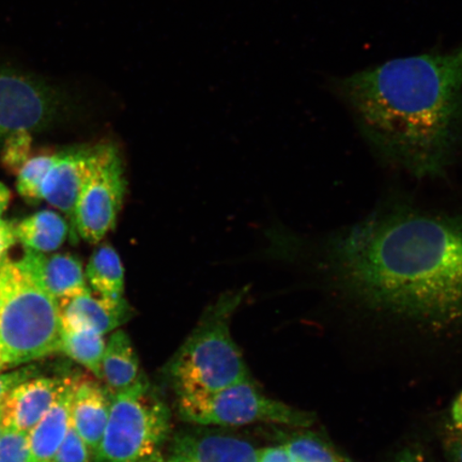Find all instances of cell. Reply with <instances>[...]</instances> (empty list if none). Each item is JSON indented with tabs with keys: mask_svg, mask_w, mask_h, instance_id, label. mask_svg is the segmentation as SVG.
I'll return each mask as SVG.
<instances>
[{
	"mask_svg": "<svg viewBox=\"0 0 462 462\" xmlns=\"http://www.w3.org/2000/svg\"><path fill=\"white\" fill-rule=\"evenodd\" d=\"M68 223L66 217L53 210L39 211L15 224L16 240L27 250L53 253L70 236Z\"/></svg>",
	"mask_w": 462,
	"mask_h": 462,
	"instance_id": "cell-17",
	"label": "cell"
},
{
	"mask_svg": "<svg viewBox=\"0 0 462 462\" xmlns=\"http://www.w3.org/2000/svg\"><path fill=\"white\" fill-rule=\"evenodd\" d=\"M443 446L449 462H462V392L450 407L444 426Z\"/></svg>",
	"mask_w": 462,
	"mask_h": 462,
	"instance_id": "cell-23",
	"label": "cell"
},
{
	"mask_svg": "<svg viewBox=\"0 0 462 462\" xmlns=\"http://www.w3.org/2000/svg\"><path fill=\"white\" fill-rule=\"evenodd\" d=\"M11 199H13V192L5 183L0 181V218L8 209Z\"/></svg>",
	"mask_w": 462,
	"mask_h": 462,
	"instance_id": "cell-29",
	"label": "cell"
},
{
	"mask_svg": "<svg viewBox=\"0 0 462 462\" xmlns=\"http://www.w3.org/2000/svg\"><path fill=\"white\" fill-rule=\"evenodd\" d=\"M79 377L69 375L53 406L28 433L32 462L53 461L71 427V404Z\"/></svg>",
	"mask_w": 462,
	"mask_h": 462,
	"instance_id": "cell-15",
	"label": "cell"
},
{
	"mask_svg": "<svg viewBox=\"0 0 462 462\" xmlns=\"http://www.w3.org/2000/svg\"><path fill=\"white\" fill-rule=\"evenodd\" d=\"M37 373L36 366H26L14 369L13 372L0 373V408L11 391L24 381L33 378Z\"/></svg>",
	"mask_w": 462,
	"mask_h": 462,
	"instance_id": "cell-26",
	"label": "cell"
},
{
	"mask_svg": "<svg viewBox=\"0 0 462 462\" xmlns=\"http://www.w3.org/2000/svg\"><path fill=\"white\" fill-rule=\"evenodd\" d=\"M61 327L83 328L106 335L118 330L134 315L126 300H112L92 296L86 292L70 299L58 301Z\"/></svg>",
	"mask_w": 462,
	"mask_h": 462,
	"instance_id": "cell-12",
	"label": "cell"
},
{
	"mask_svg": "<svg viewBox=\"0 0 462 462\" xmlns=\"http://www.w3.org/2000/svg\"><path fill=\"white\" fill-rule=\"evenodd\" d=\"M170 433V409L142 374L134 384L112 395L106 430L92 462L161 460Z\"/></svg>",
	"mask_w": 462,
	"mask_h": 462,
	"instance_id": "cell-5",
	"label": "cell"
},
{
	"mask_svg": "<svg viewBox=\"0 0 462 462\" xmlns=\"http://www.w3.org/2000/svg\"><path fill=\"white\" fill-rule=\"evenodd\" d=\"M112 395L95 380L79 377L71 404V425L92 456L101 442L111 409Z\"/></svg>",
	"mask_w": 462,
	"mask_h": 462,
	"instance_id": "cell-14",
	"label": "cell"
},
{
	"mask_svg": "<svg viewBox=\"0 0 462 462\" xmlns=\"http://www.w3.org/2000/svg\"><path fill=\"white\" fill-rule=\"evenodd\" d=\"M66 380L33 377L17 385L0 408L3 429L31 432L53 406Z\"/></svg>",
	"mask_w": 462,
	"mask_h": 462,
	"instance_id": "cell-10",
	"label": "cell"
},
{
	"mask_svg": "<svg viewBox=\"0 0 462 462\" xmlns=\"http://www.w3.org/2000/svg\"><path fill=\"white\" fill-rule=\"evenodd\" d=\"M330 88L385 163L417 178L453 165L462 146V44L333 79Z\"/></svg>",
	"mask_w": 462,
	"mask_h": 462,
	"instance_id": "cell-2",
	"label": "cell"
},
{
	"mask_svg": "<svg viewBox=\"0 0 462 462\" xmlns=\"http://www.w3.org/2000/svg\"><path fill=\"white\" fill-rule=\"evenodd\" d=\"M19 263L57 301L90 291L83 263L71 254L40 253L25 248Z\"/></svg>",
	"mask_w": 462,
	"mask_h": 462,
	"instance_id": "cell-11",
	"label": "cell"
},
{
	"mask_svg": "<svg viewBox=\"0 0 462 462\" xmlns=\"http://www.w3.org/2000/svg\"><path fill=\"white\" fill-rule=\"evenodd\" d=\"M3 426H2V415H0V435H2Z\"/></svg>",
	"mask_w": 462,
	"mask_h": 462,
	"instance_id": "cell-32",
	"label": "cell"
},
{
	"mask_svg": "<svg viewBox=\"0 0 462 462\" xmlns=\"http://www.w3.org/2000/svg\"><path fill=\"white\" fill-rule=\"evenodd\" d=\"M7 257H8V256H7ZM7 257H5V258H7ZM5 258H4V259L0 260V265H2V264H3V263L5 262Z\"/></svg>",
	"mask_w": 462,
	"mask_h": 462,
	"instance_id": "cell-33",
	"label": "cell"
},
{
	"mask_svg": "<svg viewBox=\"0 0 462 462\" xmlns=\"http://www.w3.org/2000/svg\"><path fill=\"white\" fill-rule=\"evenodd\" d=\"M16 242L15 224L0 218V260L8 256Z\"/></svg>",
	"mask_w": 462,
	"mask_h": 462,
	"instance_id": "cell-28",
	"label": "cell"
},
{
	"mask_svg": "<svg viewBox=\"0 0 462 462\" xmlns=\"http://www.w3.org/2000/svg\"><path fill=\"white\" fill-rule=\"evenodd\" d=\"M334 297L431 333L462 330V212L395 202L317 240Z\"/></svg>",
	"mask_w": 462,
	"mask_h": 462,
	"instance_id": "cell-1",
	"label": "cell"
},
{
	"mask_svg": "<svg viewBox=\"0 0 462 462\" xmlns=\"http://www.w3.org/2000/svg\"><path fill=\"white\" fill-rule=\"evenodd\" d=\"M57 153L32 155L17 173L16 189L22 199L29 204H38L42 200V189L51 167L54 165Z\"/></svg>",
	"mask_w": 462,
	"mask_h": 462,
	"instance_id": "cell-21",
	"label": "cell"
},
{
	"mask_svg": "<svg viewBox=\"0 0 462 462\" xmlns=\"http://www.w3.org/2000/svg\"><path fill=\"white\" fill-rule=\"evenodd\" d=\"M256 462H294L285 444L259 448Z\"/></svg>",
	"mask_w": 462,
	"mask_h": 462,
	"instance_id": "cell-27",
	"label": "cell"
},
{
	"mask_svg": "<svg viewBox=\"0 0 462 462\" xmlns=\"http://www.w3.org/2000/svg\"><path fill=\"white\" fill-rule=\"evenodd\" d=\"M5 369L7 368H5V364L2 360V356H0V373H3L4 371H5Z\"/></svg>",
	"mask_w": 462,
	"mask_h": 462,
	"instance_id": "cell-31",
	"label": "cell"
},
{
	"mask_svg": "<svg viewBox=\"0 0 462 462\" xmlns=\"http://www.w3.org/2000/svg\"><path fill=\"white\" fill-rule=\"evenodd\" d=\"M102 379L109 394L128 389L141 377L140 360L128 334L116 330L109 337L102 359Z\"/></svg>",
	"mask_w": 462,
	"mask_h": 462,
	"instance_id": "cell-16",
	"label": "cell"
},
{
	"mask_svg": "<svg viewBox=\"0 0 462 462\" xmlns=\"http://www.w3.org/2000/svg\"><path fill=\"white\" fill-rule=\"evenodd\" d=\"M0 164L10 175H17L28 160L32 157V137L31 131L17 130L3 140Z\"/></svg>",
	"mask_w": 462,
	"mask_h": 462,
	"instance_id": "cell-22",
	"label": "cell"
},
{
	"mask_svg": "<svg viewBox=\"0 0 462 462\" xmlns=\"http://www.w3.org/2000/svg\"><path fill=\"white\" fill-rule=\"evenodd\" d=\"M96 149L97 146L78 148L57 153L55 163L46 175L42 189V200L66 216L70 225L72 241L78 239L75 234V207L89 176Z\"/></svg>",
	"mask_w": 462,
	"mask_h": 462,
	"instance_id": "cell-9",
	"label": "cell"
},
{
	"mask_svg": "<svg viewBox=\"0 0 462 462\" xmlns=\"http://www.w3.org/2000/svg\"><path fill=\"white\" fill-rule=\"evenodd\" d=\"M92 454L72 425L51 462H91Z\"/></svg>",
	"mask_w": 462,
	"mask_h": 462,
	"instance_id": "cell-25",
	"label": "cell"
},
{
	"mask_svg": "<svg viewBox=\"0 0 462 462\" xmlns=\"http://www.w3.org/2000/svg\"><path fill=\"white\" fill-rule=\"evenodd\" d=\"M53 91L24 73L0 67V140L17 130L32 131L51 119Z\"/></svg>",
	"mask_w": 462,
	"mask_h": 462,
	"instance_id": "cell-8",
	"label": "cell"
},
{
	"mask_svg": "<svg viewBox=\"0 0 462 462\" xmlns=\"http://www.w3.org/2000/svg\"><path fill=\"white\" fill-rule=\"evenodd\" d=\"M162 460H163V459L157 460V461H144V462H161Z\"/></svg>",
	"mask_w": 462,
	"mask_h": 462,
	"instance_id": "cell-34",
	"label": "cell"
},
{
	"mask_svg": "<svg viewBox=\"0 0 462 462\" xmlns=\"http://www.w3.org/2000/svg\"><path fill=\"white\" fill-rule=\"evenodd\" d=\"M0 462H32L28 433L3 429L0 435Z\"/></svg>",
	"mask_w": 462,
	"mask_h": 462,
	"instance_id": "cell-24",
	"label": "cell"
},
{
	"mask_svg": "<svg viewBox=\"0 0 462 462\" xmlns=\"http://www.w3.org/2000/svg\"><path fill=\"white\" fill-rule=\"evenodd\" d=\"M393 462H425L423 456L414 449H406Z\"/></svg>",
	"mask_w": 462,
	"mask_h": 462,
	"instance_id": "cell-30",
	"label": "cell"
},
{
	"mask_svg": "<svg viewBox=\"0 0 462 462\" xmlns=\"http://www.w3.org/2000/svg\"><path fill=\"white\" fill-rule=\"evenodd\" d=\"M60 305L9 256L0 265V356L14 368L60 352Z\"/></svg>",
	"mask_w": 462,
	"mask_h": 462,
	"instance_id": "cell-4",
	"label": "cell"
},
{
	"mask_svg": "<svg viewBox=\"0 0 462 462\" xmlns=\"http://www.w3.org/2000/svg\"><path fill=\"white\" fill-rule=\"evenodd\" d=\"M85 275L87 282L100 297L125 298L124 264L112 245H101L92 254Z\"/></svg>",
	"mask_w": 462,
	"mask_h": 462,
	"instance_id": "cell-18",
	"label": "cell"
},
{
	"mask_svg": "<svg viewBox=\"0 0 462 462\" xmlns=\"http://www.w3.org/2000/svg\"><path fill=\"white\" fill-rule=\"evenodd\" d=\"M106 342L104 335L83 328L62 327L60 352L102 379V359Z\"/></svg>",
	"mask_w": 462,
	"mask_h": 462,
	"instance_id": "cell-19",
	"label": "cell"
},
{
	"mask_svg": "<svg viewBox=\"0 0 462 462\" xmlns=\"http://www.w3.org/2000/svg\"><path fill=\"white\" fill-rule=\"evenodd\" d=\"M125 193V166L118 148L97 144L75 207V234L90 245L99 244L117 222Z\"/></svg>",
	"mask_w": 462,
	"mask_h": 462,
	"instance_id": "cell-7",
	"label": "cell"
},
{
	"mask_svg": "<svg viewBox=\"0 0 462 462\" xmlns=\"http://www.w3.org/2000/svg\"><path fill=\"white\" fill-rule=\"evenodd\" d=\"M257 448L244 439L219 433H184L173 438L162 462H256Z\"/></svg>",
	"mask_w": 462,
	"mask_h": 462,
	"instance_id": "cell-13",
	"label": "cell"
},
{
	"mask_svg": "<svg viewBox=\"0 0 462 462\" xmlns=\"http://www.w3.org/2000/svg\"><path fill=\"white\" fill-rule=\"evenodd\" d=\"M177 410L182 420L201 426L270 423L306 430L316 421L313 413L264 395L253 380L210 394L178 397Z\"/></svg>",
	"mask_w": 462,
	"mask_h": 462,
	"instance_id": "cell-6",
	"label": "cell"
},
{
	"mask_svg": "<svg viewBox=\"0 0 462 462\" xmlns=\"http://www.w3.org/2000/svg\"><path fill=\"white\" fill-rule=\"evenodd\" d=\"M247 292L244 287L221 294L171 357L167 372L178 397L210 394L252 380L229 327Z\"/></svg>",
	"mask_w": 462,
	"mask_h": 462,
	"instance_id": "cell-3",
	"label": "cell"
},
{
	"mask_svg": "<svg viewBox=\"0 0 462 462\" xmlns=\"http://www.w3.org/2000/svg\"><path fill=\"white\" fill-rule=\"evenodd\" d=\"M284 444L294 462H349L325 438L315 432L293 433Z\"/></svg>",
	"mask_w": 462,
	"mask_h": 462,
	"instance_id": "cell-20",
	"label": "cell"
}]
</instances>
